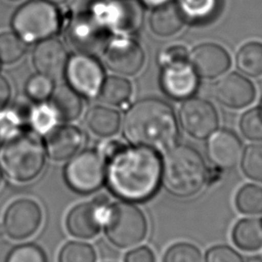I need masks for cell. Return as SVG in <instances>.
Segmentation results:
<instances>
[{"mask_svg":"<svg viewBox=\"0 0 262 262\" xmlns=\"http://www.w3.org/2000/svg\"><path fill=\"white\" fill-rule=\"evenodd\" d=\"M101 154L105 160L104 182L116 196L139 203L150 199L159 189L162 159L156 149L110 140Z\"/></svg>","mask_w":262,"mask_h":262,"instance_id":"cell-1","label":"cell"},{"mask_svg":"<svg viewBox=\"0 0 262 262\" xmlns=\"http://www.w3.org/2000/svg\"><path fill=\"white\" fill-rule=\"evenodd\" d=\"M123 133L131 144L166 151L176 142L177 119L166 101L155 97L139 99L124 116Z\"/></svg>","mask_w":262,"mask_h":262,"instance_id":"cell-2","label":"cell"},{"mask_svg":"<svg viewBox=\"0 0 262 262\" xmlns=\"http://www.w3.org/2000/svg\"><path fill=\"white\" fill-rule=\"evenodd\" d=\"M162 159L164 188L178 198L196 194L207 180V167L201 154L187 144H174Z\"/></svg>","mask_w":262,"mask_h":262,"instance_id":"cell-3","label":"cell"},{"mask_svg":"<svg viewBox=\"0 0 262 262\" xmlns=\"http://www.w3.org/2000/svg\"><path fill=\"white\" fill-rule=\"evenodd\" d=\"M44 143L34 131L21 130L3 141L0 166L8 178L25 183L40 175L45 165Z\"/></svg>","mask_w":262,"mask_h":262,"instance_id":"cell-4","label":"cell"},{"mask_svg":"<svg viewBox=\"0 0 262 262\" xmlns=\"http://www.w3.org/2000/svg\"><path fill=\"white\" fill-rule=\"evenodd\" d=\"M102 227L107 239L118 248H131L147 234V220L143 212L128 201L108 204Z\"/></svg>","mask_w":262,"mask_h":262,"instance_id":"cell-5","label":"cell"},{"mask_svg":"<svg viewBox=\"0 0 262 262\" xmlns=\"http://www.w3.org/2000/svg\"><path fill=\"white\" fill-rule=\"evenodd\" d=\"M11 26L25 42H39L57 32L59 14L54 4L45 0H31L14 12Z\"/></svg>","mask_w":262,"mask_h":262,"instance_id":"cell-6","label":"cell"},{"mask_svg":"<svg viewBox=\"0 0 262 262\" xmlns=\"http://www.w3.org/2000/svg\"><path fill=\"white\" fill-rule=\"evenodd\" d=\"M63 177L71 189L79 193H91L99 189L105 180V160L95 149L78 151L69 159Z\"/></svg>","mask_w":262,"mask_h":262,"instance_id":"cell-7","label":"cell"},{"mask_svg":"<svg viewBox=\"0 0 262 262\" xmlns=\"http://www.w3.org/2000/svg\"><path fill=\"white\" fill-rule=\"evenodd\" d=\"M107 31L129 34L137 31L143 20L139 0H108L94 7L92 13Z\"/></svg>","mask_w":262,"mask_h":262,"instance_id":"cell-8","label":"cell"},{"mask_svg":"<svg viewBox=\"0 0 262 262\" xmlns=\"http://www.w3.org/2000/svg\"><path fill=\"white\" fill-rule=\"evenodd\" d=\"M40 205L28 198L17 199L6 208L1 228L3 233L13 241H21L32 236L42 223Z\"/></svg>","mask_w":262,"mask_h":262,"instance_id":"cell-9","label":"cell"},{"mask_svg":"<svg viewBox=\"0 0 262 262\" xmlns=\"http://www.w3.org/2000/svg\"><path fill=\"white\" fill-rule=\"evenodd\" d=\"M64 76L73 89L88 98L98 96L104 81L101 64L91 54L80 52L69 57Z\"/></svg>","mask_w":262,"mask_h":262,"instance_id":"cell-10","label":"cell"},{"mask_svg":"<svg viewBox=\"0 0 262 262\" xmlns=\"http://www.w3.org/2000/svg\"><path fill=\"white\" fill-rule=\"evenodd\" d=\"M178 118L182 129L199 140L207 139L217 130L219 124L215 106L210 101L199 97L187 98L179 108Z\"/></svg>","mask_w":262,"mask_h":262,"instance_id":"cell-11","label":"cell"},{"mask_svg":"<svg viewBox=\"0 0 262 262\" xmlns=\"http://www.w3.org/2000/svg\"><path fill=\"white\" fill-rule=\"evenodd\" d=\"M107 206V200L104 196H98L73 207L66 218L69 233L78 238L95 236L102 227Z\"/></svg>","mask_w":262,"mask_h":262,"instance_id":"cell-12","label":"cell"},{"mask_svg":"<svg viewBox=\"0 0 262 262\" xmlns=\"http://www.w3.org/2000/svg\"><path fill=\"white\" fill-rule=\"evenodd\" d=\"M106 32L107 30L92 13H83L69 25L68 39L78 52L93 54L103 48Z\"/></svg>","mask_w":262,"mask_h":262,"instance_id":"cell-13","label":"cell"},{"mask_svg":"<svg viewBox=\"0 0 262 262\" xmlns=\"http://www.w3.org/2000/svg\"><path fill=\"white\" fill-rule=\"evenodd\" d=\"M103 59L110 70L121 75H134L144 63V52L132 39H114L103 50Z\"/></svg>","mask_w":262,"mask_h":262,"instance_id":"cell-14","label":"cell"},{"mask_svg":"<svg viewBox=\"0 0 262 262\" xmlns=\"http://www.w3.org/2000/svg\"><path fill=\"white\" fill-rule=\"evenodd\" d=\"M206 154L215 166L232 169L241 161L243 144L238 136L228 129H217L208 138Z\"/></svg>","mask_w":262,"mask_h":262,"instance_id":"cell-15","label":"cell"},{"mask_svg":"<svg viewBox=\"0 0 262 262\" xmlns=\"http://www.w3.org/2000/svg\"><path fill=\"white\" fill-rule=\"evenodd\" d=\"M213 93L218 102L230 108H243L251 104L256 96L253 83L237 73H230L220 79Z\"/></svg>","mask_w":262,"mask_h":262,"instance_id":"cell-16","label":"cell"},{"mask_svg":"<svg viewBox=\"0 0 262 262\" xmlns=\"http://www.w3.org/2000/svg\"><path fill=\"white\" fill-rule=\"evenodd\" d=\"M188 62L199 77L214 79L224 74L230 67L228 52L220 45L204 43L188 54Z\"/></svg>","mask_w":262,"mask_h":262,"instance_id":"cell-17","label":"cell"},{"mask_svg":"<svg viewBox=\"0 0 262 262\" xmlns=\"http://www.w3.org/2000/svg\"><path fill=\"white\" fill-rule=\"evenodd\" d=\"M69 56L62 43L54 38L39 41L33 51V63L38 73L58 80L64 75Z\"/></svg>","mask_w":262,"mask_h":262,"instance_id":"cell-18","label":"cell"},{"mask_svg":"<svg viewBox=\"0 0 262 262\" xmlns=\"http://www.w3.org/2000/svg\"><path fill=\"white\" fill-rule=\"evenodd\" d=\"M46 155L53 161H66L76 155L84 142L81 129L74 125L55 126L45 135Z\"/></svg>","mask_w":262,"mask_h":262,"instance_id":"cell-19","label":"cell"},{"mask_svg":"<svg viewBox=\"0 0 262 262\" xmlns=\"http://www.w3.org/2000/svg\"><path fill=\"white\" fill-rule=\"evenodd\" d=\"M198 74L189 62L163 68L161 86L171 98L181 100L191 97L199 84Z\"/></svg>","mask_w":262,"mask_h":262,"instance_id":"cell-20","label":"cell"},{"mask_svg":"<svg viewBox=\"0 0 262 262\" xmlns=\"http://www.w3.org/2000/svg\"><path fill=\"white\" fill-rule=\"evenodd\" d=\"M49 104L55 111L58 119L66 122L78 119L83 111L82 95L69 84H60L53 88Z\"/></svg>","mask_w":262,"mask_h":262,"instance_id":"cell-21","label":"cell"},{"mask_svg":"<svg viewBox=\"0 0 262 262\" xmlns=\"http://www.w3.org/2000/svg\"><path fill=\"white\" fill-rule=\"evenodd\" d=\"M185 18L177 4L168 2L154 8L149 16V27L154 34L169 37L176 34L184 25Z\"/></svg>","mask_w":262,"mask_h":262,"instance_id":"cell-22","label":"cell"},{"mask_svg":"<svg viewBox=\"0 0 262 262\" xmlns=\"http://www.w3.org/2000/svg\"><path fill=\"white\" fill-rule=\"evenodd\" d=\"M85 123L93 134L99 137H111L118 133L122 121L118 111L105 105H95L87 112Z\"/></svg>","mask_w":262,"mask_h":262,"instance_id":"cell-23","label":"cell"},{"mask_svg":"<svg viewBox=\"0 0 262 262\" xmlns=\"http://www.w3.org/2000/svg\"><path fill=\"white\" fill-rule=\"evenodd\" d=\"M232 241L245 251H256L262 247V220L257 218L241 219L232 229Z\"/></svg>","mask_w":262,"mask_h":262,"instance_id":"cell-24","label":"cell"},{"mask_svg":"<svg viewBox=\"0 0 262 262\" xmlns=\"http://www.w3.org/2000/svg\"><path fill=\"white\" fill-rule=\"evenodd\" d=\"M132 93L131 83L121 77H108L104 79L99 90V99L108 105H122L128 101Z\"/></svg>","mask_w":262,"mask_h":262,"instance_id":"cell-25","label":"cell"},{"mask_svg":"<svg viewBox=\"0 0 262 262\" xmlns=\"http://www.w3.org/2000/svg\"><path fill=\"white\" fill-rule=\"evenodd\" d=\"M236 67L251 77L262 75V43L249 42L243 45L236 54Z\"/></svg>","mask_w":262,"mask_h":262,"instance_id":"cell-26","label":"cell"},{"mask_svg":"<svg viewBox=\"0 0 262 262\" xmlns=\"http://www.w3.org/2000/svg\"><path fill=\"white\" fill-rule=\"evenodd\" d=\"M58 120V116L49 103L40 102V104L29 108L27 124L35 133L45 135L56 126Z\"/></svg>","mask_w":262,"mask_h":262,"instance_id":"cell-27","label":"cell"},{"mask_svg":"<svg viewBox=\"0 0 262 262\" xmlns=\"http://www.w3.org/2000/svg\"><path fill=\"white\" fill-rule=\"evenodd\" d=\"M235 207L248 215L262 213V186L249 183L243 185L235 195Z\"/></svg>","mask_w":262,"mask_h":262,"instance_id":"cell-28","label":"cell"},{"mask_svg":"<svg viewBox=\"0 0 262 262\" xmlns=\"http://www.w3.org/2000/svg\"><path fill=\"white\" fill-rule=\"evenodd\" d=\"M184 18L194 21L206 20L216 11L218 0H178Z\"/></svg>","mask_w":262,"mask_h":262,"instance_id":"cell-29","label":"cell"},{"mask_svg":"<svg viewBox=\"0 0 262 262\" xmlns=\"http://www.w3.org/2000/svg\"><path fill=\"white\" fill-rule=\"evenodd\" d=\"M26 42L14 32L0 34V62L13 63L26 52Z\"/></svg>","mask_w":262,"mask_h":262,"instance_id":"cell-30","label":"cell"},{"mask_svg":"<svg viewBox=\"0 0 262 262\" xmlns=\"http://www.w3.org/2000/svg\"><path fill=\"white\" fill-rule=\"evenodd\" d=\"M243 173L250 179L262 182V143L248 145L242 155Z\"/></svg>","mask_w":262,"mask_h":262,"instance_id":"cell-31","label":"cell"},{"mask_svg":"<svg viewBox=\"0 0 262 262\" xmlns=\"http://www.w3.org/2000/svg\"><path fill=\"white\" fill-rule=\"evenodd\" d=\"M58 262H96V252L88 243L72 241L60 249Z\"/></svg>","mask_w":262,"mask_h":262,"instance_id":"cell-32","label":"cell"},{"mask_svg":"<svg viewBox=\"0 0 262 262\" xmlns=\"http://www.w3.org/2000/svg\"><path fill=\"white\" fill-rule=\"evenodd\" d=\"M53 80L49 77L37 73L29 78L26 83V93L28 97L36 102H43L49 99L53 91Z\"/></svg>","mask_w":262,"mask_h":262,"instance_id":"cell-33","label":"cell"},{"mask_svg":"<svg viewBox=\"0 0 262 262\" xmlns=\"http://www.w3.org/2000/svg\"><path fill=\"white\" fill-rule=\"evenodd\" d=\"M239 128L243 135L253 141H262V108L247 111L241 118Z\"/></svg>","mask_w":262,"mask_h":262,"instance_id":"cell-34","label":"cell"},{"mask_svg":"<svg viewBox=\"0 0 262 262\" xmlns=\"http://www.w3.org/2000/svg\"><path fill=\"white\" fill-rule=\"evenodd\" d=\"M163 262H203L201 251L192 244L177 243L164 254Z\"/></svg>","mask_w":262,"mask_h":262,"instance_id":"cell-35","label":"cell"},{"mask_svg":"<svg viewBox=\"0 0 262 262\" xmlns=\"http://www.w3.org/2000/svg\"><path fill=\"white\" fill-rule=\"evenodd\" d=\"M5 262H47V256L38 245L23 244L9 252Z\"/></svg>","mask_w":262,"mask_h":262,"instance_id":"cell-36","label":"cell"},{"mask_svg":"<svg viewBox=\"0 0 262 262\" xmlns=\"http://www.w3.org/2000/svg\"><path fill=\"white\" fill-rule=\"evenodd\" d=\"M158 62L162 68L186 63L188 62V52L181 45L169 46L160 51Z\"/></svg>","mask_w":262,"mask_h":262,"instance_id":"cell-37","label":"cell"},{"mask_svg":"<svg viewBox=\"0 0 262 262\" xmlns=\"http://www.w3.org/2000/svg\"><path fill=\"white\" fill-rule=\"evenodd\" d=\"M205 262H244L242 256L228 246L212 247L206 254Z\"/></svg>","mask_w":262,"mask_h":262,"instance_id":"cell-38","label":"cell"},{"mask_svg":"<svg viewBox=\"0 0 262 262\" xmlns=\"http://www.w3.org/2000/svg\"><path fill=\"white\" fill-rule=\"evenodd\" d=\"M124 262H156V258L148 247L141 246L129 251L125 256Z\"/></svg>","mask_w":262,"mask_h":262,"instance_id":"cell-39","label":"cell"},{"mask_svg":"<svg viewBox=\"0 0 262 262\" xmlns=\"http://www.w3.org/2000/svg\"><path fill=\"white\" fill-rule=\"evenodd\" d=\"M11 96V88L8 81L0 76V111H2L9 102Z\"/></svg>","mask_w":262,"mask_h":262,"instance_id":"cell-40","label":"cell"},{"mask_svg":"<svg viewBox=\"0 0 262 262\" xmlns=\"http://www.w3.org/2000/svg\"><path fill=\"white\" fill-rule=\"evenodd\" d=\"M139 1L141 4H143L145 6L156 8V7H159L161 5H164L168 2H170L171 0H139Z\"/></svg>","mask_w":262,"mask_h":262,"instance_id":"cell-41","label":"cell"},{"mask_svg":"<svg viewBox=\"0 0 262 262\" xmlns=\"http://www.w3.org/2000/svg\"><path fill=\"white\" fill-rule=\"evenodd\" d=\"M45 1H47V2H49V3L55 5V4H61V3L66 2L67 0H45Z\"/></svg>","mask_w":262,"mask_h":262,"instance_id":"cell-42","label":"cell"},{"mask_svg":"<svg viewBox=\"0 0 262 262\" xmlns=\"http://www.w3.org/2000/svg\"><path fill=\"white\" fill-rule=\"evenodd\" d=\"M247 262H262V258L261 257H252Z\"/></svg>","mask_w":262,"mask_h":262,"instance_id":"cell-43","label":"cell"},{"mask_svg":"<svg viewBox=\"0 0 262 262\" xmlns=\"http://www.w3.org/2000/svg\"><path fill=\"white\" fill-rule=\"evenodd\" d=\"M1 181H2V169L0 166V184H1Z\"/></svg>","mask_w":262,"mask_h":262,"instance_id":"cell-44","label":"cell"},{"mask_svg":"<svg viewBox=\"0 0 262 262\" xmlns=\"http://www.w3.org/2000/svg\"><path fill=\"white\" fill-rule=\"evenodd\" d=\"M260 107H261V108H262V102H261V104H260Z\"/></svg>","mask_w":262,"mask_h":262,"instance_id":"cell-45","label":"cell"},{"mask_svg":"<svg viewBox=\"0 0 262 262\" xmlns=\"http://www.w3.org/2000/svg\"><path fill=\"white\" fill-rule=\"evenodd\" d=\"M10 1H17V0H10Z\"/></svg>","mask_w":262,"mask_h":262,"instance_id":"cell-46","label":"cell"},{"mask_svg":"<svg viewBox=\"0 0 262 262\" xmlns=\"http://www.w3.org/2000/svg\"><path fill=\"white\" fill-rule=\"evenodd\" d=\"M0 141H2V140H1V137H0Z\"/></svg>","mask_w":262,"mask_h":262,"instance_id":"cell-47","label":"cell"}]
</instances>
